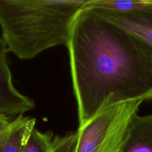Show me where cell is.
I'll use <instances>...</instances> for the list:
<instances>
[{
  "label": "cell",
  "instance_id": "1",
  "mask_svg": "<svg viewBox=\"0 0 152 152\" xmlns=\"http://www.w3.org/2000/svg\"><path fill=\"white\" fill-rule=\"evenodd\" d=\"M66 46L79 126L110 105L152 99V49L92 9L76 16Z\"/></svg>",
  "mask_w": 152,
  "mask_h": 152
},
{
  "label": "cell",
  "instance_id": "2",
  "mask_svg": "<svg viewBox=\"0 0 152 152\" xmlns=\"http://www.w3.org/2000/svg\"><path fill=\"white\" fill-rule=\"evenodd\" d=\"M95 1L0 0L1 38L20 59L66 46L76 16Z\"/></svg>",
  "mask_w": 152,
  "mask_h": 152
},
{
  "label": "cell",
  "instance_id": "3",
  "mask_svg": "<svg viewBox=\"0 0 152 152\" xmlns=\"http://www.w3.org/2000/svg\"><path fill=\"white\" fill-rule=\"evenodd\" d=\"M142 99L106 107L77 131L75 152H121L133 117Z\"/></svg>",
  "mask_w": 152,
  "mask_h": 152
},
{
  "label": "cell",
  "instance_id": "4",
  "mask_svg": "<svg viewBox=\"0 0 152 152\" xmlns=\"http://www.w3.org/2000/svg\"><path fill=\"white\" fill-rule=\"evenodd\" d=\"M6 43L0 37V115H21L34 108V101L24 96L13 86L7 60Z\"/></svg>",
  "mask_w": 152,
  "mask_h": 152
},
{
  "label": "cell",
  "instance_id": "5",
  "mask_svg": "<svg viewBox=\"0 0 152 152\" xmlns=\"http://www.w3.org/2000/svg\"><path fill=\"white\" fill-rule=\"evenodd\" d=\"M92 10L109 22L138 38L152 49V4L128 11Z\"/></svg>",
  "mask_w": 152,
  "mask_h": 152
},
{
  "label": "cell",
  "instance_id": "6",
  "mask_svg": "<svg viewBox=\"0 0 152 152\" xmlns=\"http://www.w3.org/2000/svg\"><path fill=\"white\" fill-rule=\"evenodd\" d=\"M35 118L17 116L0 131V152H21L31 131Z\"/></svg>",
  "mask_w": 152,
  "mask_h": 152
},
{
  "label": "cell",
  "instance_id": "7",
  "mask_svg": "<svg viewBox=\"0 0 152 152\" xmlns=\"http://www.w3.org/2000/svg\"><path fill=\"white\" fill-rule=\"evenodd\" d=\"M121 152H152V114L133 117Z\"/></svg>",
  "mask_w": 152,
  "mask_h": 152
},
{
  "label": "cell",
  "instance_id": "8",
  "mask_svg": "<svg viewBox=\"0 0 152 152\" xmlns=\"http://www.w3.org/2000/svg\"><path fill=\"white\" fill-rule=\"evenodd\" d=\"M54 137L50 132H40L34 128L31 131L21 152H50Z\"/></svg>",
  "mask_w": 152,
  "mask_h": 152
},
{
  "label": "cell",
  "instance_id": "9",
  "mask_svg": "<svg viewBox=\"0 0 152 152\" xmlns=\"http://www.w3.org/2000/svg\"><path fill=\"white\" fill-rule=\"evenodd\" d=\"M77 142V132H70L63 137H54L50 152H75Z\"/></svg>",
  "mask_w": 152,
  "mask_h": 152
},
{
  "label": "cell",
  "instance_id": "10",
  "mask_svg": "<svg viewBox=\"0 0 152 152\" xmlns=\"http://www.w3.org/2000/svg\"><path fill=\"white\" fill-rule=\"evenodd\" d=\"M10 123L8 117L0 115V131L4 129L8 123Z\"/></svg>",
  "mask_w": 152,
  "mask_h": 152
}]
</instances>
